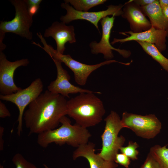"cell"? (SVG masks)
Wrapping results in <instances>:
<instances>
[{"label": "cell", "mask_w": 168, "mask_h": 168, "mask_svg": "<svg viewBox=\"0 0 168 168\" xmlns=\"http://www.w3.org/2000/svg\"><path fill=\"white\" fill-rule=\"evenodd\" d=\"M65 97L45 91L28 106L23 119L30 134H38L55 129L61 118L66 115Z\"/></svg>", "instance_id": "cell-1"}, {"label": "cell", "mask_w": 168, "mask_h": 168, "mask_svg": "<svg viewBox=\"0 0 168 168\" xmlns=\"http://www.w3.org/2000/svg\"><path fill=\"white\" fill-rule=\"evenodd\" d=\"M95 93H80L67 101L66 115L85 128L100 123L105 113L102 101Z\"/></svg>", "instance_id": "cell-2"}, {"label": "cell", "mask_w": 168, "mask_h": 168, "mask_svg": "<svg viewBox=\"0 0 168 168\" xmlns=\"http://www.w3.org/2000/svg\"><path fill=\"white\" fill-rule=\"evenodd\" d=\"M62 125L58 128L45 131L38 134L37 142L43 148L54 143L61 145L65 143L78 147L88 142L91 134L87 128L75 123L71 124L70 119L65 116L60 120Z\"/></svg>", "instance_id": "cell-3"}, {"label": "cell", "mask_w": 168, "mask_h": 168, "mask_svg": "<svg viewBox=\"0 0 168 168\" xmlns=\"http://www.w3.org/2000/svg\"><path fill=\"white\" fill-rule=\"evenodd\" d=\"M36 35L40 39L44 46H41L39 43L34 42H33L32 44L44 50L51 58L64 63L72 71L75 82L80 85H85L90 75L99 68L112 63L119 62L115 60H111L92 65L82 63L73 59L69 54H62L54 49L51 46L47 43L40 32L37 33Z\"/></svg>", "instance_id": "cell-4"}, {"label": "cell", "mask_w": 168, "mask_h": 168, "mask_svg": "<svg viewBox=\"0 0 168 168\" xmlns=\"http://www.w3.org/2000/svg\"><path fill=\"white\" fill-rule=\"evenodd\" d=\"M104 120L105 125L101 136L102 147L98 154L105 160L114 161L116 154L125 141L123 136H118L120 131L124 128L120 117L114 111H111Z\"/></svg>", "instance_id": "cell-5"}, {"label": "cell", "mask_w": 168, "mask_h": 168, "mask_svg": "<svg viewBox=\"0 0 168 168\" xmlns=\"http://www.w3.org/2000/svg\"><path fill=\"white\" fill-rule=\"evenodd\" d=\"M10 2L15 10V17L11 21H1L0 35L11 32L28 40L32 38V33L30 30L33 22L32 16L29 13L27 0H11Z\"/></svg>", "instance_id": "cell-6"}, {"label": "cell", "mask_w": 168, "mask_h": 168, "mask_svg": "<svg viewBox=\"0 0 168 168\" xmlns=\"http://www.w3.org/2000/svg\"><path fill=\"white\" fill-rule=\"evenodd\" d=\"M121 122L124 128H129L137 136L147 139L155 138L162 128L161 122L154 114L142 115L124 112Z\"/></svg>", "instance_id": "cell-7"}, {"label": "cell", "mask_w": 168, "mask_h": 168, "mask_svg": "<svg viewBox=\"0 0 168 168\" xmlns=\"http://www.w3.org/2000/svg\"><path fill=\"white\" fill-rule=\"evenodd\" d=\"M43 89V84L41 79L37 78L25 89H21L10 95H0L1 100L11 102L18 108L17 134L18 136H20L22 132L23 116L26 108L41 94Z\"/></svg>", "instance_id": "cell-8"}, {"label": "cell", "mask_w": 168, "mask_h": 168, "mask_svg": "<svg viewBox=\"0 0 168 168\" xmlns=\"http://www.w3.org/2000/svg\"><path fill=\"white\" fill-rule=\"evenodd\" d=\"M124 5L120 4L118 5H110L105 10L98 12H80L76 10L69 4L64 2L61 4V7L67 11L66 14L61 16L60 19L61 21L67 24L75 20H83L90 22L93 24L100 32L98 23L103 18L112 15L114 16H122L123 14L122 8Z\"/></svg>", "instance_id": "cell-9"}, {"label": "cell", "mask_w": 168, "mask_h": 168, "mask_svg": "<svg viewBox=\"0 0 168 168\" xmlns=\"http://www.w3.org/2000/svg\"><path fill=\"white\" fill-rule=\"evenodd\" d=\"M114 19V16L111 17L107 16L102 18L100 21L102 29L100 40L98 43L95 41H92L89 44L92 54H102L104 58L107 60H111L114 58L112 50L117 52L125 58H128L131 54L129 50L115 48L112 46L110 43V35Z\"/></svg>", "instance_id": "cell-10"}, {"label": "cell", "mask_w": 168, "mask_h": 168, "mask_svg": "<svg viewBox=\"0 0 168 168\" xmlns=\"http://www.w3.org/2000/svg\"><path fill=\"white\" fill-rule=\"evenodd\" d=\"M29 63L27 58L11 62L8 60L2 52H0V92L1 95L15 93L21 88L18 87L14 80V72L21 66H26Z\"/></svg>", "instance_id": "cell-11"}, {"label": "cell", "mask_w": 168, "mask_h": 168, "mask_svg": "<svg viewBox=\"0 0 168 168\" xmlns=\"http://www.w3.org/2000/svg\"><path fill=\"white\" fill-rule=\"evenodd\" d=\"M52 59L56 66L57 76L55 80L51 82L48 86L47 88L49 91L68 98L69 97V94L77 93L94 92L101 94L100 92L83 89L72 84L69 81L70 76L68 72L63 67L62 63L57 59Z\"/></svg>", "instance_id": "cell-12"}, {"label": "cell", "mask_w": 168, "mask_h": 168, "mask_svg": "<svg viewBox=\"0 0 168 168\" xmlns=\"http://www.w3.org/2000/svg\"><path fill=\"white\" fill-rule=\"evenodd\" d=\"M123 33L130 35H127L128 37L123 39L114 38L111 42L112 44L118 42L123 43L135 40L153 44L161 52L166 49V38L168 36V32L166 30L156 29L152 27L149 30L141 32L134 33L129 31Z\"/></svg>", "instance_id": "cell-13"}, {"label": "cell", "mask_w": 168, "mask_h": 168, "mask_svg": "<svg viewBox=\"0 0 168 168\" xmlns=\"http://www.w3.org/2000/svg\"><path fill=\"white\" fill-rule=\"evenodd\" d=\"M44 36L52 37L56 43L57 51L62 54L66 49L65 44L66 43L73 44L76 42L74 26H67L62 21L54 22L51 26L45 30Z\"/></svg>", "instance_id": "cell-14"}, {"label": "cell", "mask_w": 168, "mask_h": 168, "mask_svg": "<svg viewBox=\"0 0 168 168\" xmlns=\"http://www.w3.org/2000/svg\"><path fill=\"white\" fill-rule=\"evenodd\" d=\"M124 5L121 16L129 22L132 32H141L152 27L150 21L146 18L140 6L133 0H129Z\"/></svg>", "instance_id": "cell-15"}, {"label": "cell", "mask_w": 168, "mask_h": 168, "mask_svg": "<svg viewBox=\"0 0 168 168\" xmlns=\"http://www.w3.org/2000/svg\"><path fill=\"white\" fill-rule=\"evenodd\" d=\"M95 144L89 142L80 145L73 152L75 160L80 157L85 158L88 161L90 168H116L118 165L114 161L105 160L95 153Z\"/></svg>", "instance_id": "cell-16"}, {"label": "cell", "mask_w": 168, "mask_h": 168, "mask_svg": "<svg viewBox=\"0 0 168 168\" xmlns=\"http://www.w3.org/2000/svg\"><path fill=\"white\" fill-rule=\"evenodd\" d=\"M141 7L145 15L149 19L152 27L168 32V21L164 16L159 0H156L152 3Z\"/></svg>", "instance_id": "cell-17"}, {"label": "cell", "mask_w": 168, "mask_h": 168, "mask_svg": "<svg viewBox=\"0 0 168 168\" xmlns=\"http://www.w3.org/2000/svg\"><path fill=\"white\" fill-rule=\"evenodd\" d=\"M137 42L147 54L158 62L164 70L168 72V59L162 54L154 44L143 41Z\"/></svg>", "instance_id": "cell-18"}, {"label": "cell", "mask_w": 168, "mask_h": 168, "mask_svg": "<svg viewBox=\"0 0 168 168\" xmlns=\"http://www.w3.org/2000/svg\"><path fill=\"white\" fill-rule=\"evenodd\" d=\"M166 146L156 145L150 149L149 152L157 162L159 168H168V148Z\"/></svg>", "instance_id": "cell-19"}, {"label": "cell", "mask_w": 168, "mask_h": 168, "mask_svg": "<svg viewBox=\"0 0 168 168\" xmlns=\"http://www.w3.org/2000/svg\"><path fill=\"white\" fill-rule=\"evenodd\" d=\"M64 2L70 4L77 11L88 12L91 8L102 4L106 0H65Z\"/></svg>", "instance_id": "cell-20"}, {"label": "cell", "mask_w": 168, "mask_h": 168, "mask_svg": "<svg viewBox=\"0 0 168 168\" xmlns=\"http://www.w3.org/2000/svg\"><path fill=\"white\" fill-rule=\"evenodd\" d=\"M139 147V145L137 142L130 141L128 146L121 147L119 150L121 153L125 155L130 159L135 160L138 159V156L139 152L137 149Z\"/></svg>", "instance_id": "cell-21"}, {"label": "cell", "mask_w": 168, "mask_h": 168, "mask_svg": "<svg viewBox=\"0 0 168 168\" xmlns=\"http://www.w3.org/2000/svg\"><path fill=\"white\" fill-rule=\"evenodd\" d=\"M12 161L16 168H37L35 165L27 161L19 153H16L14 155Z\"/></svg>", "instance_id": "cell-22"}, {"label": "cell", "mask_w": 168, "mask_h": 168, "mask_svg": "<svg viewBox=\"0 0 168 168\" xmlns=\"http://www.w3.org/2000/svg\"><path fill=\"white\" fill-rule=\"evenodd\" d=\"M130 161V159L122 153H118L115 156L114 162L125 168H129Z\"/></svg>", "instance_id": "cell-23"}, {"label": "cell", "mask_w": 168, "mask_h": 168, "mask_svg": "<svg viewBox=\"0 0 168 168\" xmlns=\"http://www.w3.org/2000/svg\"><path fill=\"white\" fill-rule=\"evenodd\" d=\"M140 168H159V166L157 161L149 152Z\"/></svg>", "instance_id": "cell-24"}, {"label": "cell", "mask_w": 168, "mask_h": 168, "mask_svg": "<svg viewBox=\"0 0 168 168\" xmlns=\"http://www.w3.org/2000/svg\"><path fill=\"white\" fill-rule=\"evenodd\" d=\"M11 114L5 104L1 101H0V117L4 118L10 117Z\"/></svg>", "instance_id": "cell-25"}, {"label": "cell", "mask_w": 168, "mask_h": 168, "mask_svg": "<svg viewBox=\"0 0 168 168\" xmlns=\"http://www.w3.org/2000/svg\"><path fill=\"white\" fill-rule=\"evenodd\" d=\"M156 0H133L135 3L140 7H143L154 2Z\"/></svg>", "instance_id": "cell-26"}, {"label": "cell", "mask_w": 168, "mask_h": 168, "mask_svg": "<svg viewBox=\"0 0 168 168\" xmlns=\"http://www.w3.org/2000/svg\"><path fill=\"white\" fill-rule=\"evenodd\" d=\"M40 6H31L28 7V11L30 15L33 16L36 14L38 11Z\"/></svg>", "instance_id": "cell-27"}, {"label": "cell", "mask_w": 168, "mask_h": 168, "mask_svg": "<svg viewBox=\"0 0 168 168\" xmlns=\"http://www.w3.org/2000/svg\"><path fill=\"white\" fill-rule=\"evenodd\" d=\"M42 1L41 0H27L28 7L35 6H39Z\"/></svg>", "instance_id": "cell-28"}, {"label": "cell", "mask_w": 168, "mask_h": 168, "mask_svg": "<svg viewBox=\"0 0 168 168\" xmlns=\"http://www.w3.org/2000/svg\"><path fill=\"white\" fill-rule=\"evenodd\" d=\"M4 131V128L2 126L0 127V150L2 151L4 147V141L2 138Z\"/></svg>", "instance_id": "cell-29"}, {"label": "cell", "mask_w": 168, "mask_h": 168, "mask_svg": "<svg viewBox=\"0 0 168 168\" xmlns=\"http://www.w3.org/2000/svg\"><path fill=\"white\" fill-rule=\"evenodd\" d=\"M161 8L164 16L168 21V6L164 7Z\"/></svg>", "instance_id": "cell-30"}, {"label": "cell", "mask_w": 168, "mask_h": 168, "mask_svg": "<svg viewBox=\"0 0 168 168\" xmlns=\"http://www.w3.org/2000/svg\"><path fill=\"white\" fill-rule=\"evenodd\" d=\"M159 2L161 7L168 6V0H159Z\"/></svg>", "instance_id": "cell-31"}, {"label": "cell", "mask_w": 168, "mask_h": 168, "mask_svg": "<svg viewBox=\"0 0 168 168\" xmlns=\"http://www.w3.org/2000/svg\"><path fill=\"white\" fill-rule=\"evenodd\" d=\"M43 165L45 168H49L45 164H44Z\"/></svg>", "instance_id": "cell-32"}]
</instances>
